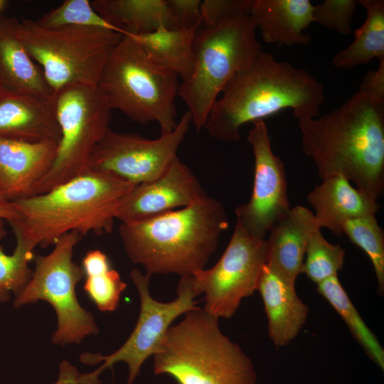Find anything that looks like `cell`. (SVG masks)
Wrapping results in <instances>:
<instances>
[{"mask_svg": "<svg viewBox=\"0 0 384 384\" xmlns=\"http://www.w3.org/2000/svg\"><path fill=\"white\" fill-rule=\"evenodd\" d=\"M298 126L321 180L341 176L378 200L384 190V100L358 88L339 107Z\"/></svg>", "mask_w": 384, "mask_h": 384, "instance_id": "6da1fadb", "label": "cell"}, {"mask_svg": "<svg viewBox=\"0 0 384 384\" xmlns=\"http://www.w3.org/2000/svg\"><path fill=\"white\" fill-rule=\"evenodd\" d=\"M324 90L306 70L262 50L227 82L203 129L217 141L233 142L240 139L242 125L287 109L297 120L315 118L324 102Z\"/></svg>", "mask_w": 384, "mask_h": 384, "instance_id": "7a4b0ae2", "label": "cell"}, {"mask_svg": "<svg viewBox=\"0 0 384 384\" xmlns=\"http://www.w3.org/2000/svg\"><path fill=\"white\" fill-rule=\"evenodd\" d=\"M134 186L91 169L47 192L11 201L19 219L11 225L32 250L54 245L71 232L110 233L122 198Z\"/></svg>", "mask_w": 384, "mask_h": 384, "instance_id": "3957f363", "label": "cell"}, {"mask_svg": "<svg viewBox=\"0 0 384 384\" xmlns=\"http://www.w3.org/2000/svg\"><path fill=\"white\" fill-rule=\"evenodd\" d=\"M228 226L221 202L206 194L152 218L121 223L119 234L128 257L146 274L183 277L206 268Z\"/></svg>", "mask_w": 384, "mask_h": 384, "instance_id": "277c9868", "label": "cell"}, {"mask_svg": "<svg viewBox=\"0 0 384 384\" xmlns=\"http://www.w3.org/2000/svg\"><path fill=\"white\" fill-rule=\"evenodd\" d=\"M153 356L154 373L178 384H257L250 358L221 331L218 319L198 306L169 327Z\"/></svg>", "mask_w": 384, "mask_h": 384, "instance_id": "5b68a950", "label": "cell"}, {"mask_svg": "<svg viewBox=\"0 0 384 384\" xmlns=\"http://www.w3.org/2000/svg\"><path fill=\"white\" fill-rule=\"evenodd\" d=\"M179 84L176 74L154 63L129 34L112 50L97 87L112 110L141 124L156 122L162 135L177 124Z\"/></svg>", "mask_w": 384, "mask_h": 384, "instance_id": "8992f818", "label": "cell"}, {"mask_svg": "<svg viewBox=\"0 0 384 384\" xmlns=\"http://www.w3.org/2000/svg\"><path fill=\"white\" fill-rule=\"evenodd\" d=\"M250 14L213 26L200 25L193 42L191 77L181 81L178 96L186 105L196 132L204 128L210 109L223 87L262 51Z\"/></svg>", "mask_w": 384, "mask_h": 384, "instance_id": "52a82bcc", "label": "cell"}, {"mask_svg": "<svg viewBox=\"0 0 384 384\" xmlns=\"http://www.w3.org/2000/svg\"><path fill=\"white\" fill-rule=\"evenodd\" d=\"M18 34L53 94L73 85L97 86L105 63L123 35L82 26L47 28L18 21Z\"/></svg>", "mask_w": 384, "mask_h": 384, "instance_id": "ba28073f", "label": "cell"}, {"mask_svg": "<svg viewBox=\"0 0 384 384\" xmlns=\"http://www.w3.org/2000/svg\"><path fill=\"white\" fill-rule=\"evenodd\" d=\"M55 95L60 131L55 161L29 196L47 192L91 169L92 152L110 129L112 110L97 86H70Z\"/></svg>", "mask_w": 384, "mask_h": 384, "instance_id": "9c48e42d", "label": "cell"}, {"mask_svg": "<svg viewBox=\"0 0 384 384\" xmlns=\"http://www.w3.org/2000/svg\"><path fill=\"white\" fill-rule=\"evenodd\" d=\"M81 237L78 233H68L55 242L49 254L38 255L31 278L14 301L16 308L39 300L53 306L58 325L52 341L57 345L78 343L99 331L93 315L80 304L75 293L84 277L82 267L73 260Z\"/></svg>", "mask_w": 384, "mask_h": 384, "instance_id": "30bf717a", "label": "cell"}, {"mask_svg": "<svg viewBox=\"0 0 384 384\" xmlns=\"http://www.w3.org/2000/svg\"><path fill=\"white\" fill-rule=\"evenodd\" d=\"M130 277L139 297L140 309L135 327L125 343L114 353L103 356L85 353L82 362L102 365L95 371L100 373L117 362L127 363L129 375L127 384H133L144 362L159 350L172 323L181 315L197 307L195 298L199 294L194 288L193 276H183L177 287V297L168 302L154 299L149 292L151 276L133 269Z\"/></svg>", "mask_w": 384, "mask_h": 384, "instance_id": "8fae6325", "label": "cell"}, {"mask_svg": "<svg viewBox=\"0 0 384 384\" xmlns=\"http://www.w3.org/2000/svg\"><path fill=\"white\" fill-rule=\"evenodd\" d=\"M266 260L265 239L251 235L236 222L217 263L193 275L196 291L204 294L203 309L218 319L232 317L242 300L257 290Z\"/></svg>", "mask_w": 384, "mask_h": 384, "instance_id": "7c38bea8", "label": "cell"}, {"mask_svg": "<svg viewBox=\"0 0 384 384\" xmlns=\"http://www.w3.org/2000/svg\"><path fill=\"white\" fill-rule=\"evenodd\" d=\"M191 124L187 110L173 131L154 139L110 129L92 152L90 169L112 174L134 185L150 182L177 157Z\"/></svg>", "mask_w": 384, "mask_h": 384, "instance_id": "4fadbf2b", "label": "cell"}, {"mask_svg": "<svg viewBox=\"0 0 384 384\" xmlns=\"http://www.w3.org/2000/svg\"><path fill=\"white\" fill-rule=\"evenodd\" d=\"M247 139L254 156L253 186L248 202L235 209L236 222L251 235L265 239L291 208L285 167L273 153L264 120L252 123Z\"/></svg>", "mask_w": 384, "mask_h": 384, "instance_id": "5bb4252c", "label": "cell"}, {"mask_svg": "<svg viewBox=\"0 0 384 384\" xmlns=\"http://www.w3.org/2000/svg\"><path fill=\"white\" fill-rule=\"evenodd\" d=\"M206 195L192 171L177 156L157 178L134 186L122 198L116 220H145L188 206Z\"/></svg>", "mask_w": 384, "mask_h": 384, "instance_id": "9a60e30c", "label": "cell"}, {"mask_svg": "<svg viewBox=\"0 0 384 384\" xmlns=\"http://www.w3.org/2000/svg\"><path fill=\"white\" fill-rule=\"evenodd\" d=\"M58 142L0 137V190L10 200L28 197L50 171Z\"/></svg>", "mask_w": 384, "mask_h": 384, "instance_id": "2e32d148", "label": "cell"}, {"mask_svg": "<svg viewBox=\"0 0 384 384\" xmlns=\"http://www.w3.org/2000/svg\"><path fill=\"white\" fill-rule=\"evenodd\" d=\"M0 137L58 142L55 95L43 97L0 90Z\"/></svg>", "mask_w": 384, "mask_h": 384, "instance_id": "e0dca14e", "label": "cell"}, {"mask_svg": "<svg viewBox=\"0 0 384 384\" xmlns=\"http://www.w3.org/2000/svg\"><path fill=\"white\" fill-rule=\"evenodd\" d=\"M257 290L267 319V332L276 347L289 345L305 324L309 308L299 297L292 283L265 264Z\"/></svg>", "mask_w": 384, "mask_h": 384, "instance_id": "ac0fdd59", "label": "cell"}, {"mask_svg": "<svg viewBox=\"0 0 384 384\" xmlns=\"http://www.w3.org/2000/svg\"><path fill=\"white\" fill-rule=\"evenodd\" d=\"M306 198L314 210L313 214L319 228H326L338 236L343 235L346 221L376 214L379 209L377 199L353 186L341 176L322 179Z\"/></svg>", "mask_w": 384, "mask_h": 384, "instance_id": "d6986e66", "label": "cell"}, {"mask_svg": "<svg viewBox=\"0 0 384 384\" xmlns=\"http://www.w3.org/2000/svg\"><path fill=\"white\" fill-rule=\"evenodd\" d=\"M316 224L309 209L302 206L291 208L265 238L266 264L295 284L301 274L309 233Z\"/></svg>", "mask_w": 384, "mask_h": 384, "instance_id": "ffe728a7", "label": "cell"}, {"mask_svg": "<svg viewBox=\"0 0 384 384\" xmlns=\"http://www.w3.org/2000/svg\"><path fill=\"white\" fill-rule=\"evenodd\" d=\"M309 0H252L250 16L263 41L278 46L306 45L304 31L314 22Z\"/></svg>", "mask_w": 384, "mask_h": 384, "instance_id": "44dd1931", "label": "cell"}, {"mask_svg": "<svg viewBox=\"0 0 384 384\" xmlns=\"http://www.w3.org/2000/svg\"><path fill=\"white\" fill-rule=\"evenodd\" d=\"M18 21L0 17V87L11 92L52 96L42 70L18 36Z\"/></svg>", "mask_w": 384, "mask_h": 384, "instance_id": "7402d4cb", "label": "cell"}, {"mask_svg": "<svg viewBox=\"0 0 384 384\" xmlns=\"http://www.w3.org/2000/svg\"><path fill=\"white\" fill-rule=\"evenodd\" d=\"M198 28H169L161 26L149 33L130 35L154 63L186 81L191 77L194 69L193 42Z\"/></svg>", "mask_w": 384, "mask_h": 384, "instance_id": "603a6c76", "label": "cell"}, {"mask_svg": "<svg viewBox=\"0 0 384 384\" xmlns=\"http://www.w3.org/2000/svg\"><path fill=\"white\" fill-rule=\"evenodd\" d=\"M93 8L125 35L140 34L164 26L175 28L166 0H95Z\"/></svg>", "mask_w": 384, "mask_h": 384, "instance_id": "cb8c5ba5", "label": "cell"}, {"mask_svg": "<svg viewBox=\"0 0 384 384\" xmlns=\"http://www.w3.org/2000/svg\"><path fill=\"white\" fill-rule=\"evenodd\" d=\"M358 4L366 9V18L355 31L354 41L334 56L338 68H352L375 58L384 60V1L358 0Z\"/></svg>", "mask_w": 384, "mask_h": 384, "instance_id": "d4e9b609", "label": "cell"}, {"mask_svg": "<svg viewBox=\"0 0 384 384\" xmlns=\"http://www.w3.org/2000/svg\"><path fill=\"white\" fill-rule=\"evenodd\" d=\"M84 290L102 311H113L119 303L127 284L119 272L112 269L110 260L100 250L88 251L82 259Z\"/></svg>", "mask_w": 384, "mask_h": 384, "instance_id": "484cf974", "label": "cell"}, {"mask_svg": "<svg viewBox=\"0 0 384 384\" xmlns=\"http://www.w3.org/2000/svg\"><path fill=\"white\" fill-rule=\"evenodd\" d=\"M316 290L343 319L353 337L368 357L384 369V350L376 336L367 326L351 302L338 276L318 284Z\"/></svg>", "mask_w": 384, "mask_h": 384, "instance_id": "4316f807", "label": "cell"}, {"mask_svg": "<svg viewBox=\"0 0 384 384\" xmlns=\"http://www.w3.org/2000/svg\"><path fill=\"white\" fill-rule=\"evenodd\" d=\"M301 273L316 284L335 276L343 268L345 251L328 242L317 223L311 228Z\"/></svg>", "mask_w": 384, "mask_h": 384, "instance_id": "83f0119b", "label": "cell"}, {"mask_svg": "<svg viewBox=\"0 0 384 384\" xmlns=\"http://www.w3.org/2000/svg\"><path fill=\"white\" fill-rule=\"evenodd\" d=\"M343 235L362 249L369 257L375 274L378 292H384V232L375 214L356 217L346 221Z\"/></svg>", "mask_w": 384, "mask_h": 384, "instance_id": "f1b7e54d", "label": "cell"}, {"mask_svg": "<svg viewBox=\"0 0 384 384\" xmlns=\"http://www.w3.org/2000/svg\"><path fill=\"white\" fill-rule=\"evenodd\" d=\"M35 21L38 26L47 28L82 26L109 30L125 35L99 14L89 0H65Z\"/></svg>", "mask_w": 384, "mask_h": 384, "instance_id": "f546056e", "label": "cell"}, {"mask_svg": "<svg viewBox=\"0 0 384 384\" xmlns=\"http://www.w3.org/2000/svg\"><path fill=\"white\" fill-rule=\"evenodd\" d=\"M11 255H7L0 245V302H8L11 293L18 294L31 278L33 271L29 262L33 251L19 236Z\"/></svg>", "mask_w": 384, "mask_h": 384, "instance_id": "4dcf8cb0", "label": "cell"}, {"mask_svg": "<svg viewBox=\"0 0 384 384\" xmlns=\"http://www.w3.org/2000/svg\"><path fill=\"white\" fill-rule=\"evenodd\" d=\"M357 5L356 0H325L314 6L313 21L329 29L349 35L352 33L351 22Z\"/></svg>", "mask_w": 384, "mask_h": 384, "instance_id": "1f68e13d", "label": "cell"}, {"mask_svg": "<svg viewBox=\"0 0 384 384\" xmlns=\"http://www.w3.org/2000/svg\"><path fill=\"white\" fill-rule=\"evenodd\" d=\"M252 0L201 1V25L213 26L242 14H250Z\"/></svg>", "mask_w": 384, "mask_h": 384, "instance_id": "d6a6232c", "label": "cell"}, {"mask_svg": "<svg viewBox=\"0 0 384 384\" xmlns=\"http://www.w3.org/2000/svg\"><path fill=\"white\" fill-rule=\"evenodd\" d=\"M175 28H198L201 23L200 0H166Z\"/></svg>", "mask_w": 384, "mask_h": 384, "instance_id": "836d02e7", "label": "cell"}, {"mask_svg": "<svg viewBox=\"0 0 384 384\" xmlns=\"http://www.w3.org/2000/svg\"><path fill=\"white\" fill-rule=\"evenodd\" d=\"M358 88L384 100V60H379L376 70L370 71L365 75Z\"/></svg>", "mask_w": 384, "mask_h": 384, "instance_id": "e575fe53", "label": "cell"}, {"mask_svg": "<svg viewBox=\"0 0 384 384\" xmlns=\"http://www.w3.org/2000/svg\"><path fill=\"white\" fill-rule=\"evenodd\" d=\"M55 384H83L82 374L68 361L59 365L58 378Z\"/></svg>", "mask_w": 384, "mask_h": 384, "instance_id": "d590c367", "label": "cell"}, {"mask_svg": "<svg viewBox=\"0 0 384 384\" xmlns=\"http://www.w3.org/2000/svg\"><path fill=\"white\" fill-rule=\"evenodd\" d=\"M0 219L11 223L19 219L18 214L15 209L12 201H10L0 190Z\"/></svg>", "mask_w": 384, "mask_h": 384, "instance_id": "8d00e7d4", "label": "cell"}, {"mask_svg": "<svg viewBox=\"0 0 384 384\" xmlns=\"http://www.w3.org/2000/svg\"><path fill=\"white\" fill-rule=\"evenodd\" d=\"M6 235V230L4 227V220L0 219V240Z\"/></svg>", "mask_w": 384, "mask_h": 384, "instance_id": "74e56055", "label": "cell"}, {"mask_svg": "<svg viewBox=\"0 0 384 384\" xmlns=\"http://www.w3.org/2000/svg\"><path fill=\"white\" fill-rule=\"evenodd\" d=\"M6 1L4 0H0V11L4 9Z\"/></svg>", "mask_w": 384, "mask_h": 384, "instance_id": "f35d334b", "label": "cell"}, {"mask_svg": "<svg viewBox=\"0 0 384 384\" xmlns=\"http://www.w3.org/2000/svg\"><path fill=\"white\" fill-rule=\"evenodd\" d=\"M0 90H1V87H0Z\"/></svg>", "mask_w": 384, "mask_h": 384, "instance_id": "ab89813d", "label": "cell"}]
</instances>
